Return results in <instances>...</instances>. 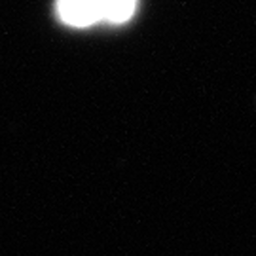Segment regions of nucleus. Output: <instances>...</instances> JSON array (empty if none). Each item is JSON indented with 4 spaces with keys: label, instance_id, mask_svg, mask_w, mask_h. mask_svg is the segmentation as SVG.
Returning <instances> with one entry per match:
<instances>
[{
    "label": "nucleus",
    "instance_id": "1",
    "mask_svg": "<svg viewBox=\"0 0 256 256\" xmlns=\"http://www.w3.org/2000/svg\"><path fill=\"white\" fill-rule=\"evenodd\" d=\"M57 12L61 21L72 27H90L102 19L99 0H57Z\"/></svg>",
    "mask_w": 256,
    "mask_h": 256
},
{
    "label": "nucleus",
    "instance_id": "2",
    "mask_svg": "<svg viewBox=\"0 0 256 256\" xmlns=\"http://www.w3.org/2000/svg\"><path fill=\"white\" fill-rule=\"evenodd\" d=\"M102 19L110 23H126L137 6V0H99Z\"/></svg>",
    "mask_w": 256,
    "mask_h": 256
}]
</instances>
